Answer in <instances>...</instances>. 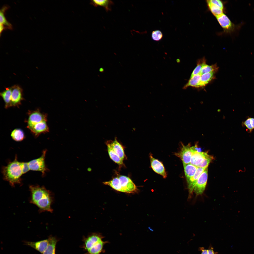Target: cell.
<instances>
[{"label":"cell","mask_w":254,"mask_h":254,"mask_svg":"<svg viewBox=\"0 0 254 254\" xmlns=\"http://www.w3.org/2000/svg\"><path fill=\"white\" fill-rule=\"evenodd\" d=\"M208 1L211 3L217 5L223 9L224 5L222 2L219 0H210Z\"/></svg>","instance_id":"obj_32"},{"label":"cell","mask_w":254,"mask_h":254,"mask_svg":"<svg viewBox=\"0 0 254 254\" xmlns=\"http://www.w3.org/2000/svg\"><path fill=\"white\" fill-rule=\"evenodd\" d=\"M91 3L94 6L97 7L100 6L103 7L107 11H110L111 9V6L113 2L109 0H93L91 1Z\"/></svg>","instance_id":"obj_21"},{"label":"cell","mask_w":254,"mask_h":254,"mask_svg":"<svg viewBox=\"0 0 254 254\" xmlns=\"http://www.w3.org/2000/svg\"><path fill=\"white\" fill-rule=\"evenodd\" d=\"M47 151L46 149L43 150L40 157L28 162L30 170L40 172L41 173L43 176L45 175L46 172L48 171L45 161Z\"/></svg>","instance_id":"obj_5"},{"label":"cell","mask_w":254,"mask_h":254,"mask_svg":"<svg viewBox=\"0 0 254 254\" xmlns=\"http://www.w3.org/2000/svg\"><path fill=\"white\" fill-rule=\"evenodd\" d=\"M199 250L201 251V254H207V250L206 249L203 247H200Z\"/></svg>","instance_id":"obj_34"},{"label":"cell","mask_w":254,"mask_h":254,"mask_svg":"<svg viewBox=\"0 0 254 254\" xmlns=\"http://www.w3.org/2000/svg\"><path fill=\"white\" fill-rule=\"evenodd\" d=\"M183 164L187 180L194 175L198 167L190 163L186 164L183 163Z\"/></svg>","instance_id":"obj_19"},{"label":"cell","mask_w":254,"mask_h":254,"mask_svg":"<svg viewBox=\"0 0 254 254\" xmlns=\"http://www.w3.org/2000/svg\"><path fill=\"white\" fill-rule=\"evenodd\" d=\"M209 9L216 17L223 14V9L218 6L210 3L208 0L206 1Z\"/></svg>","instance_id":"obj_26"},{"label":"cell","mask_w":254,"mask_h":254,"mask_svg":"<svg viewBox=\"0 0 254 254\" xmlns=\"http://www.w3.org/2000/svg\"><path fill=\"white\" fill-rule=\"evenodd\" d=\"M218 69V67L216 64L209 65L206 64L202 67L199 73L201 75L207 73L213 72L215 73Z\"/></svg>","instance_id":"obj_27"},{"label":"cell","mask_w":254,"mask_h":254,"mask_svg":"<svg viewBox=\"0 0 254 254\" xmlns=\"http://www.w3.org/2000/svg\"><path fill=\"white\" fill-rule=\"evenodd\" d=\"M214 158L207 153L200 151L198 149L193 152L190 163L197 167L206 168Z\"/></svg>","instance_id":"obj_4"},{"label":"cell","mask_w":254,"mask_h":254,"mask_svg":"<svg viewBox=\"0 0 254 254\" xmlns=\"http://www.w3.org/2000/svg\"><path fill=\"white\" fill-rule=\"evenodd\" d=\"M214 72L205 73L201 75L198 87L205 86L214 77Z\"/></svg>","instance_id":"obj_20"},{"label":"cell","mask_w":254,"mask_h":254,"mask_svg":"<svg viewBox=\"0 0 254 254\" xmlns=\"http://www.w3.org/2000/svg\"><path fill=\"white\" fill-rule=\"evenodd\" d=\"M201 75L198 74L190 78L188 82L184 86L183 88L186 89L189 87H198Z\"/></svg>","instance_id":"obj_24"},{"label":"cell","mask_w":254,"mask_h":254,"mask_svg":"<svg viewBox=\"0 0 254 254\" xmlns=\"http://www.w3.org/2000/svg\"><path fill=\"white\" fill-rule=\"evenodd\" d=\"M12 93V89L11 87H6L4 90L0 93V96L4 102L5 108H7L11 107Z\"/></svg>","instance_id":"obj_18"},{"label":"cell","mask_w":254,"mask_h":254,"mask_svg":"<svg viewBox=\"0 0 254 254\" xmlns=\"http://www.w3.org/2000/svg\"><path fill=\"white\" fill-rule=\"evenodd\" d=\"M21 166L23 174L30 170L28 162H21Z\"/></svg>","instance_id":"obj_31"},{"label":"cell","mask_w":254,"mask_h":254,"mask_svg":"<svg viewBox=\"0 0 254 254\" xmlns=\"http://www.w3.org/2000/svg\"><path fill=\"white\" fill-rule=\"evenodd\" d=\"M181 146L180 150L177 152H175L174 155L180 158L183 163L186 164L190 163L191 158L193 152L198 149L197 145L191 146L190 143H189L185 145L181 143Z\"/></svg>","instance_id":"obj_6"},{"label":"cell","mask_w":254,"mask_h":254,"mask_svg":"<svg viewBox=\"0 0 254 254\" xmlns=\"http://www.w3.org/2000/svg\"><path fill=\"white\" fill-rule=\"evenodd\" d=\"M151 166L153 171L165 179L167 176V173L162 163L155 158L151 153L150 154Z\"/></svg>","instance_id":"obj_10"},{"label":"cell","mask_w":254,"mask_h":254,"mask_svg":"<svg viewBox=\"0 0 254 254\" xmlns=\"http://www.w3.org/2000/svg\"><path fill=\"white\" fill-rule=\"evenodd\" d=\"M11 87L12 93L11 96V106H17L20 104L23 99V90L18 85H15Z\"/></svg>","instance_id":"obj_9"},{"label":"cell","mask_w":254,"mask_h":254,"mask_svg":"<svg viewBox=\"0 0 254 254\" xmlns=\"http://www.w3.org/2000/svg\"><path fill=\"white\" fill-rule=\"evenodd\" d=\"M104 237L101 234L95 233L83 237V243L81 247L86 251L85 254H101L105 252L104 246L109 242L103 241Z\"/></svg>","instance_id":"obj_3"},{"label":"cell","mask_w":254,"mask_h":254,"mask_svg":"<svg viewBox=\"0 0 254 254\" xmlns=\"http://www.w3.org/2000/svg\"><path fill=\"white\" fill-rule=\"evenodd\" d=\"M116 154L123 160L125 157L123 148L122 145L118 141L116 138L113 141H107Z\"/></svg>","instance_id":"obj_16"},{"label":"cell","mask_w":254,"mask_h":254,"mask_svg":"<svg viewBox=\"0 0 254 254\" xmlns=\"http://www.w3.org/2000/svg\"><path fill=\"white\" fill-rule=\"evenodd\" d=\"M87 170L88 171H90L91 170V169L90 168H88L87 169Z\"/></svg>","instance_id":"obj_36"},{"label":"cell","mask_w":254,"mask_h":254,"mask_svg":"<svg viewBox=\"0 0 254 254\" xmlns=\"http://www.w3.org/2000/svg\"><path fill=\"white\" fill-rule=\"evenodd\" d=\"M47 116L38 111L30 113L28 120V126H31L42 121H47Z\"/></svg>","instance_id":"obj_13"},{"label":"cell","mask_w":254,"mask_h":254,"mask_svg":"<svg viewBox=\"0 0 254 254\" xmlns=\"http://www.w3.org/2000/svg\"><path fill=\"white\" fill-rule=\"evenodd\" d=\"M207 250V254H218V252L214 251L213 248L211 245L209 246Z\"/></svg>","instance_id":"obj_33"},{"label":"cell","mask_w":254,"mask_h":254,"mask_svg":"<svg viewBox=\"0 0 254 254\" xmlns=\"http://www.w3.org/2000/svg\"><path fill=\"white\" fill-rule=\"evenodd\" d=\"M29 189L30 203L38 207L40 213L46 211L52 213L53 210L51 206L54 198L52 193L43 186L30 185Z\"/></svg>","instance_id":"obj_1"},{"label":"cell","mask_w":254,"mask_h":254,"mask_svg":"<svg viewBox=\"0 0 254 254\" xmlns=\"http://www.w3.org/2000/svg\"><path fill=\"white\" fill-rule=\"evenodd\" d=\"M151 36L153 40L155 41H159L162 39L163 35L160 30H156L152 31Z\"/></svg>","instance_id":"obj_30"},{"label":"cell","mask_w":254,"mask_h":254,"mask_svg":"<svg viewBox=\"0 0 254 254\" xmlns=\"http://www.w3.org/2000/svg\"><path fill=\"white\" fill-rule=\"evenodd\" d=\"M208 167L199 177L193 190L196 196L201 195L204 192L206 187L208 178Z\"/></svg>","instance_id":"obj_8"},{"label":"cell","mask_w":254,"mask_h":254,"mask_svg":"<svg viewBox=\"0 0 254 254\" xmlns=\"http://www.w3.org/2000/svg\"><path fill=\"white\" fill-rule=\"evenodd\" d=\"M25 244L43 254L48 246L49 241L48 239L36 242H24Z\"/></svg>","instance_id":"obj_15"},{"label":"cell","mask_w":254,"mask_h":254,"mask_svg":"<svg viewBox=\"0 0 254 254\" xmlns=\"http://www.w3.org/2000/svg\"><path fill=\"white\" fill-rule=\"evenodd\" d=\"M49 243L43 254H55L56 245L59 240L56 237L50 235L48 238Z\"/></svg>","instance_id":"obj_17"},{"label":"cell","mask_w":254,"mask_h":254,"mask_svg":"<svg viewBox=\"0 0 254 254\" xmlns=\"http://www.w3.org/2000/svg\"><path fill=\"white\" fill-rule=\"evenodd\" d=\"M46 121H44L34 125L28 126V127L35 135L37 136L40 134L49 131V129Z\"/></svg>","instance_id":"obj_14"},{"label":"cell","mask_w":254,"mask_h":254,"mask_svg":"<svg viewBox=\"0 0 254 254\" xmlns=\"http://www.w3.org/2000/svg\"><path fill=\"white\" fill-rule=\"evenodd\" d=\"M9 7L4 6L0 9V24H2L6 27L7 29L12 30L13 29L12 25L6 20L4 16L5 11L8 9Z\"/></svg>","instance_id":"obj_23"},{"label":"cell","mask_w":254,"mask_h":254,"mask_svg":"<svg viewBox=\"0 0 254 254\" xmlns=\"http://www.w3.org/2000/svg\"><path fill=\"white\" fill-rule=\"evenodd\" d=\"M1 172L3 179L8 181L12 187L22 184L21 176L23 174L21 162L18 160L16 155L13 161L9 160L7 165L2 167Z\"/></svg>","instance_id":"obj_2"},{"label":"cell","mask_w":254,"mask_h":254,"mask_svg":"<svg viewBox=\"0 0 254 254\" xmlns=\"http://www.w3.org/2000/svg\"><path fill=\"white\" fill-rule=\"evenodd\" d=\"M11 136L13 140L17 142L22 141L25 137L23 131L19 128L14 130L11 133Z\"/></svg>","instance_id":"obj_25"},{"label":"cell","mask_w":254,"mask_h":254,"mask_svg":"<svg viewBox=\"0 0 254 254\" xmlns=\"http://www.w3.org/2000/svg\"><path fill=\"white\" fill-rule=\"evenodd\" d=\"M7 29V28L2 24H0V32L1 35L2 31L4 30Z\"/></svg>","instance_id":"obj_35"},{"label":"cell","mask_w":254,"mask_h":254,"mask_svg":"<svg viewBox=\"0 0 254 254\" xmlns=\"http://www.w3.org/2000/svg\"><path fill=\"white\" fill-rule=\"evenodd\" d=\"M206 168L198 167L194 175L186 180L189 192V198L191 197L193 194L194 187L199 177Z\"/></svg>","instance_id":"obj_12"},{"label":"cell","mask_w":254,"mask_h":254,"mask_svg":"<svg viewBox=\"0 0 254 254\" xmlns=\"http://www.w3.org/2000/svg\"><path fill=\"white\" fill-rule=\"evenodd\" d=\"M219 23L224 30L227 32L234 31L235 25L231 21L229 18L224 14L216 17Z\"/></svg>","instance_id":"obj_11"},{"label":"cell","mask_w":254,"mask_h":254,"mask_svg":"<svg viewBox=\"0 0 254 254\" xmlns=\"http://www.w3.org/2000/svg\"><path fill=\"white\" fill-rule=\"evenodd\" d=\"M243 124L250 132H251L254 129V118H248L243 123Z\"/></svg>","instance_id":"obj_29"},{"label":"cell","mask_w":254,"mask_h":254,"mask_svg":"<svg viewBox=\"0 0 254 254\" xmlns=\"http://www.w3.org/2000/svg\"><path fill=\"white\" fill-rule=\"evenodd\" d=\"M206 64V60L205 58L199 59L197 61V65L193 70L191 75L190 78L195 75L199 74L202 67Z\"/></svg>","instance_id":"obj_28"},{"label":"cell","mask_w":254,"mask_h":254,"mask_svg":"<svg viewBox=\"0 0 254 254\" xmlns=\"http://www.w3.org/2000/svg\"><path fill=\"white\" fill-rule=\"evenodd\" d=\"M107 151L109 157L114 162L119 165L123 164V160L112 149L109 144L107 142Z\"/></svg>","instance_id":"obj_22"},{"label":"cell","mask_w":254,"mask_h":254,"mask_svg":"<svg viewBox=\"0 0 254 254\" xmlns=\"http://www.w3.org/2000/svg\"><path fill=\"white\" fill-rule=\"evenodd\" d=\"M118 177L119 182L117 191L128 193L138 192L137 187L129 177L123 175H120Z\"/></svg>","instance_id":"obj_7"}]
</instances>
